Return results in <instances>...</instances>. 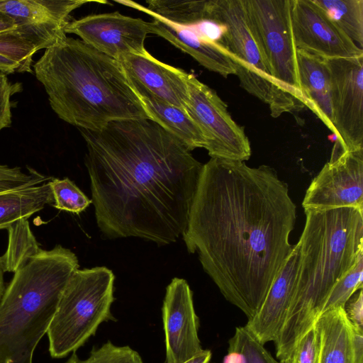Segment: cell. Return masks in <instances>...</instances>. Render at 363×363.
I'll list each match as a JSON object with an SVG mask.
<instances>
[{
	"label": "cell",
	"instance_id": "603a6c76",
	"mask_svg": "<svg viewBox=\"0 0 363 363\" xmlns=\"http://www.w3.org/2000/svg\"><path fill=\"white\" fill-rule=\"evenodd\" d=\"M8 245L1 257L5 272H16L42 249L32 233L28 219H21L8 228Z\"/></svg>",
	"mask_w": 363,
	"mask_h": 363
},
{
	"label": "cell",
	"instance_id": "4fadbf2b",
	"mask_svg": "<svg viewBox=\"0 0 363 363\" xmlns=\"http://www.w3.org/2000/svg\"><path fill=\"white\" fill-rule=\"evenodd\" d=\"M90 2L107 3L88 0H0V11L13 18L17 30L38 51L65 40V27L69 13Z\"/></svg>",
	"mask_w": 363,
	"mask_h": 363
},
{
	"label": "cell",
	"instance_id": "836d02e7",
	"mask_svg": "<svg viewBox=\"0 0 363 363\" xmlns=\"http://www.w3.org/2000/svg\"><path fill=\"white\" fill-rule=\"evenodd\" d=\"M0 72L7 74L13 72H23L21 65L7 55L0 53Z\"/></svg>",
	"mask_w": 363,
	"mask_h": 363
},
{
	"label": "cell",
	"instance_id": "8fae6325",
	"mask_svg": "<svg viewBox=\"0 0 363 363\" xmlns=\"http://www.w3.org/2000/svg\"><path fill=\"white\" fill-rule=\"evenodd\" d=\"M302 206L304 212L348 207L363 210V149H333L330 160L307 189Z\"/></svg>",
	"mask_w": 363,
	"mask_h": 363
},
{
	"label": "cell",
	"instance_id": "ba28073f",
	"mask_svg": "<svg viewBox=\"0 0 363 363\" xmlns=\"http://www.w3.org/2000/svg\"><path fill=\"white\" fill-rule=\"evenodd\" d=\"M244 3L272 77L304 105L291 27V0H244Z\"/></svg>",
	"mask_w": 363,
	"mask_h": 363
},
{
	"label": "cell",
	"instance_id": "e0dca14e",
	"mask_svg": "<svg viewBox=\"0 0 363 363\" xmlns=\"http://www.w3.org/2000/svg\"><path fill=\"white\" fill-rule=\"evenodd\" d=\"M298 262V252L295 245L259 311L245 325L262 345L274 342L284 323L294 293Z\"/></svg>",
	"mask_w": 363,
	"mask_h": 363
},
{
	"label": "cell",
	"instance_id": "d6986e66",
	"mask_svg": "<svg viewBox=\"0 0 363 363\" xmlns=\"http://www.w3.org/2000/svg\"><path fill=\"white\" fill-rule=\"evenodd\" d=\"M153 18L152 33L159 35L194 58L210 71L224 77L235 74V67L226 50L208 43L191 30L169 22L155 14L145 13Z\"/></svg>",
	"mask_w": 363,
	"mask_h": 363
},
{
	"label": "cell",
	"instance_id": "2e32d148",
	"mask_svg": "<svg viewBox=\"0 0 363 363\" xmlns=\"http://www.w3.org/2000/svg\"><path fill=\"white\" fill-rule=\"evenodd\" d=\"M117 60L129 78L160 99L186 110L189 100L188 73L162 62L147 51L125 55Z\"/></svg>",
	"mask_w": 363,
	"mask_h": 363
},
{
	"label": "cell",
	"instance_id": "f1b7e54d",
	"mask_svg": "<svg viewBox=\"0 0 363 363\" xmlns=\"http://www.w3.org/2000/svg\"><path fill=\"white\" fill-rule=\"evenodd\" d=\"M35 47L16 30L0 35V53L11 57L21 66L23 72H30Z\"/></svg>",
	"mask_w": 363,
	"mask_h": 363
},
{
	"label": "cell",
	"instance_id": "8992f818",
	"mask_svg": "<svg viewBox=\"0 0 363 363\" xmlns=\"http://www.w3.org/2000/svg\"><path fill=\"white\" fill-rule=\"evenodd\" d=\"M114 279L113 272L106 267L78 269L72 274L46 333L52 357L75 352L103 322L115 320L111 311Z\"/></svg>",
	"mask_w": 363,
	"mask_h": 363
},
{
	"label": "cell",
	"instance_id": "277c9868",
	"mask_svg": "<svg viewBox=\"0 0 363 363\" xmlns=\"http://www.w3.org/2000/svg\"><path fill=\"white\" fill-rule=\"evenodd\" d=\"M305 214L296 244L298 262L294 293L274 341L279 359L315 323L333 287L363 256V210L348 207Z\"/></svg>",
	"mask_w": 363,
	"mask_h": 363
},
{
	"label": "cell",
	"instance_id": "cb8c5ba5",
	"mask_svg": "<svg viewBox=\"0 0 363 363\" xmlns=\"http://www.w3.org/2000/svg\"><path fill=\"white\" fill-rule=\"evenodd\" d=\"M353 41L363 46V0H312Z\"/></svg>",
	"mask_w": 363,
	"mask_h": 363
},
{
	"label": "cell",
	"instance_id": "1f68e13d",
	"mask_svg": "<svg viewBox=\"0 0 363 363\" xmlns=\"http://www.w3.org/2000/svg\"><path fill=\"white\" fill-rule=\"evenodd\" d=\"M17 86L9 82L6 74L0 72V131L11 125V97L18 91Z\"/></svg>",
	"mask_w": 363,
	"mask_h": 363
},
{
	"label": "cell",
	"instance_id": "484cf974",
	"mask_svg": "<svg viewBox=\"0 0 363 363\" xmlns=\"http://www.w3.org/2000/svg\"><path fill=\"white\" fill-rule=\"evenodd\" d=\"M49 184L57 209L79 214L91 203V200L68 178L51 179Z\"/></svg>",
	"mask_w": 363,
	"mask_h": 363
},
{
	"label": "cell",
	"instance_id": "44dd1931",
	"mask_svg": "<svg viewBox=\"0 0 363 363\" xmlns=\"http://www.w3.org/2000/svg\"><path fill=\"white\" fill-rule=\"evenodd\" d=\"M129 79L149 118L179 139L191 151L204 148L203 135L186 110L160 99L139 83Z\"/></svg>",
	"mask_w": 363,
	"mask_h": 363
},
{
	"label": "cell",
	"instance_id": "ac0fdd59",
	"mask_svg": "<svg viewBox=\"0 0 363 363\" xmlns=\"http://www.w3.org/2000/svg\"><path fill=\"white\" fill-rule=\"evenodd\" d=\"M315 325L320 340L318 363H363V333L352 325L344 308L324 312Z\"/></svg>",
	"mask_w": 363,
	"mask_h": 363
},
{
	"label": "cell",
	"instance_id": "30bf717a",
	"mask_svg": "<svg viewBox=\"0 0 363 363\" xmlns=\"http://www.w3.org/2000/svg\"><path fill=\"white\" fill-rule=\"evenodd\" d=\"M330 73L335 146L363 149V55L325 60Z\"/></svg>",
	"mask_w": 363,
	"mask_h": 363
},
{
	"label": "cell",
	"instance_id": "d4e9b609",
	"mask_svg": "<svg viewBox=\"0 0 363 363\" xmlns=\"http://www.w3.org/2000/svg\"><path fill=\"white\" fill-rule=\"evenodd\" d=\"M224 363H279L245 326L237 327L228 341Z\"/></svg>",
	"mask_w": 363,
	"mask_h": 363
},
{
	"label": "cell",
	"instance_id": "d6a6232c",
	"mask_svg": "<svg viewBox=\"0 0 363 363\" xmlns=\"http://www.w3.org/2000/svg\"><path fill=\"white\" fill-rule=\"evenodd\" d=\"M347 318L352 325L363 333V296L362 289L351 297L344 307Z\"/></svg>",
	"mask_w": 363,
	"mask_h": 363
},
{
	"label": "cell",
	"instance_id": "8d00e7d4",
	"mask_svg": "<svg viewBox=\"0 0 363 363\" xmlns=\"http://www.w3.org/2000/svg\"><path fill=\"white\" fill-rule=\"evenodd\" d=\"M4 273L5 272L3 266L2 259L1 257H0V300L6 288L4 277Z\"/></svg>",
	"mask_w": 363,
	"mask_h": 363
},
{
	"label": "cell",
	"instance_id": "9c48e42d",
	"mask_svg": "<svg viewBox=\"0 0 363 363\" xmlns=\"http://www.w3.org/2000/svg\"><path fill=\"white\" fill-rule=\"evenodd\" d=\"M189 100L186 111L201 129L204 148L211 158L245 162L251 147L242 127L237 124L226 104L216 91L188 74Z\"/></svg>",
	"mask_w": 363,
	"mask_h": 363
},
{
	"label": "cell",
	"instance_id": "ffe728a7",
	"mask_svg": "<svg viewBox=\"0 0 363 363\" xmlns=\"http://www.w3.org/2000/svg\"><path fill=\"white\" fill-rule=\"evenodd\" d=\"M301 91L305 106L334 133L330 98V73L325 60L297 49Z\"/></svg>",
	"mask_w": 363,
	"mask_h": 363
},
{
	"label": "cell",
	"instance_id": "52a82bcc",
	"mask_svg": "<svg viewBox=\"0 0 363 363\" xmlns=\"http://www.w3.org/2000/svg\"><path fill=\"white\" fill-rule=\"evenodd\" d=\"M207 6L209 16L226 26L221 47L234 63L240 86L267 104L274 118L302 110L305 106L272 77L244 0H209Z\"/></svg>",
	"mask_w": 363,
	"mask_h": 363
},
{
	"label": "cell",
	"instance_id": "d590c367",
	"mask_svg": "<svg viewBox=\"0 0 363 363\" xmlns=\"http://www.w3.org/2000/svg\"><path fill=\"white\" fill-rule=\"evenodd\" d=\"M212 353L209 350H203L200 353L183 363H211Z\"/></svg>",
	"mask_w": 363,
	"mask_h": 363
},
{
	"label": "cell",
	"instance_id": "9a60e30c",
	"mask_svg": "<svg viewBox=\"0 0 363 363\" xmlns=\"http://www.w3.org/2000/svg\"><path fill=\"white\" fill-rule=\"evenodd\" d=\"M162 320L166 347L164 363H183L203 350L192 292L185 279L175 277L167 286Z\"/></svg>",
	"mask_w": 363,
	"mask_h": 363
},
{
	"label": "cell",
	"instance_id": "5b68a950",
	"mask_svg": "<svg viewBox=\"0 0 363 363\" xmlns=\"http://www.w3.org/2000/svg\"><path fill=\"white\" fill-rule=\"evenodd\" d=\"M78 259L57 245L13 273L0 300V363H33Z\"/></svg>",
	"mask_w": 363,
	"mask_h": 363
},
{
	"label": "cell",
	"instance_id": "83f0119b",
	"mask_svg": "<svg viewBox=\"0 0 363 363\" xmlns=\"http://www.w3.org/2000/svg\"><path fill=\"white\" fill-rule=\"evenodd\" d=\"M363 256L360 257L354 268L333 287L326 298L320 315L338 307H345L347 301L358 290L362 289Z\"/></svg>",
	"mask_w": 363,
	"mask_h": 363
},
{
	"label": "cell",
	"instance_id": "7a4b0ae2",
	"mask_svg": "<svg viewBox=\"0 0 363 363\" xmlns=\"http://www.w3.org/2000/svg\"><path fill=\"white\" fill-rule=\"evenodd\" d=\"M79 130L105 238L135 237L160 246L176 242L186 229L203 164L150 118Z\"/></svg>",
	"mask_w": 363,
	"mask_h": 363
},
{
	"label": "cell",
	"instance_id": "7c38bea8",
	"mask_svg": "<svg viewBox=\"0 0 363 363\" xmlns=\"http://www.w3.org/2000/svg\"><path fill=\"white\" fill-rule=\"evenodd\" d=\"M65 33L78 35L88 45L117 60L125 55L145 53V41L152 31L150 22L116 11L69 21Z\"/></svg>",
	"mask_w": 363,
	"mask_h": 363
},
{
	"label": "cell",
	"instance_id": "3957f363",
	"mask_svg": "<svg viewBox=\"0 0 363 363\" xmlns=\"http://www.w3.org/2000/svg\"><path fill=\"white\" fill-rule=\"evenodd\" d=\"M33 69L53 111L79 129L149 118L121 63L81 40L46 49Z\"/></svg>",
	"mask_w": 363,
	"mask_h": 363
},
{
	"label": "cell",
	"instance_id": "7402d4cb",
	"mask_svg": "<svg viewBox=\"0 0 363 363\" xmlns=\"http://www.w3.org/2000/svg\"><path fill=\"white\" fill-rule=\"evenodd\" d=\"M53 202L48 182L0 194V230L21 219H28Z\"/></svg>",
	"mask_w": 363,
	"mask_h": 363
},
{
	"label": "cell",
	"instance_id": "4dcf8cb0",
	"mask_svg": "<svg viewBox=\"0 0 363 363\" xmlns=\"http://www.w3.org/2000/svg\"><path fill=\"white\" fill-rule=\"evenodd\" d=\"M320 340L315 323L279 363H318Z\"/></svg>",
	"mask_w": 363,
	"mask_h": 363
},
{
	"label": "cell",
	"instance_id": "5bb4252c",
	"mask_svg": "<svg viewBox=\"0 0 363 363\" xmlns=\"http://www.w3.org/2000/svg\"><path fill=\"white\" fill-rule=\"evenodd\" d=\"M291 21L298 50L324 60L363 55V50L312 0H291Z\"/></svg>",
	"mask_w": 363,
	"mask_h": 363
},
{
	"label": "cell",
	"instance_id": "4316f807",
	"mask_svg": "<svg viewBox=\"0 0 363 363\" xmlns=\"http://www.w3.org/2000/svg\"><path fill=\"white\" fill-rule=\"evenodd\" d=\"M65 363H144L140 355L129 346H117L107 341L81 359L75 352Z\"/></svg>",
	"mask_w": 363,
	"mask_h": 363
},
{
	"label": "cell",
	"instance_id": "6da1fadb",
	"mask_svg": "<svg viewBox=\"0 0 363 363\" xmlns=\"http://www.w3.org/2000/svg\"><path fill=\"white\" fill-rule=\"evenodd\" d=\"M296 207L270 166L203 165L182 234L225 298L252 319L290 255Z\"/></svg>",
	"mask_w": 363,
	"mask_h": 363
},
{
	"label": "cell",
	"instance_id": "f546056e",
	"mask_svg": "<svg viewBox=\"0 0 363 363\" xmlns=\"http://www.w3.org/2000/svg\"><path fill=\"white\" fill-rule=\"evenodd\" d=\"M24 172L18 167H9L0 163V194L36 186L51 179L35 169L28 168Z\"/></svg>",
	"mask_w": 363,
	"mask_h": 363
},
{
	"label": "cell",
	"instance_id": "e575fe53",
	"mask_svg": "<svg viewBox=\"0 0 363 363\" xmlns=\"http://www.w3.org/2000/svg\"><path fill=\"white\" fill-rule=\"evenodd\" d=\"M17 30L13 18L0 11V35Z\"/></svg>",
	"mask_w": 363,
	"mask_h": 363
}]
</instances>
